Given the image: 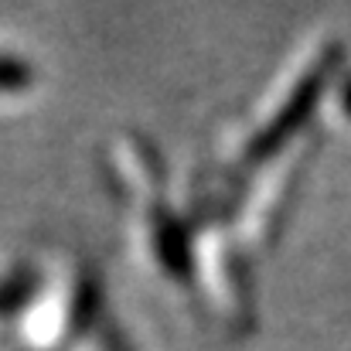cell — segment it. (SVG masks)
<instances>
[{"mask_svg": "<svg viewBox=\"0 0 351 351\" xmlns=\"http://www.w3.org/2000/svg\"><path fill=\"white\" fill-rule=\"evenodd\" d=\"M321 86H324V75L317 72V75H311V79H304V86L297 89V96H293V103H287L283 106V113L273 119L256 140H252V147H249V154L252 157H266V154H273L304 119L311 117V106H314V99L321 96Z\"/></svg>", "mask_w": 351, "mask_h": 351, "instance_id": "1", "label": "cell"}, {"mask_svg": "<svg viewBox=\"0 0 351 351\" xmlns=\"http://www.w3.org/2000/svg\"><path fill=\"white\" fill-rule=\"evenodd\" d=\"M31 79H34V72L27 62L0 55V93H21L31 86Z\"/></svg>", "mask_w": 351, "mask_h": 351, "instance_id": "2", "label": "cell"}, {"mask_svg": "<svg viewBox=\"0 0 351 351\" xmlns=\"http://www.w3.org/2000/svg\"><path fill=\"white\" fill-rule=\"evenodd\" d=\"M341 103H345V113L351 117V79L341 86Z\"/></svg>", "mask_w": 351, "mask_h": 351, "instance_id": "3", "label": "cell"}]
</instances>
